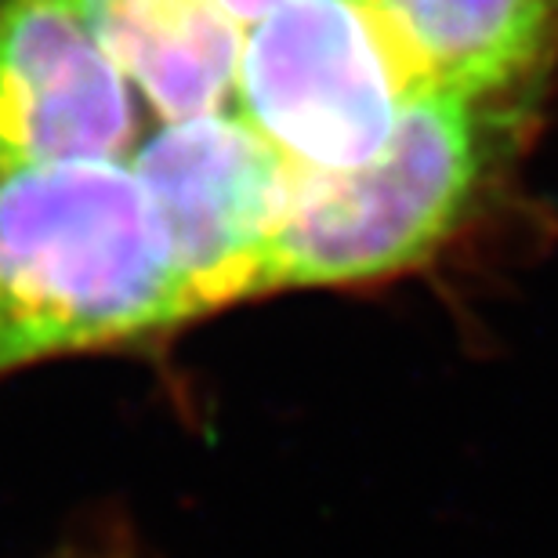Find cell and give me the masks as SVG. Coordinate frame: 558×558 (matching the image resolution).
<instances>
[{"mask_svg":"<svg viewBox=\"0 0 558 558\" xmlns=\"http://www.w3.org/2000/svg\"><path fill=\"white\" fill-rule=\"evenodd\" d=\"M171 240L120 160L0 167V377L196 319Z\"/></svg>","mask_w":558,"mask_h":558,"instance_id":"cell-1","label":"cell"},{"mask_svg":"<svg viewBox=\"0 0 558 558\" xmlns=\"http://www.w3.org/2000/svg\"><path fill=\"white\" fill-rule=\"evenodd\" d=\"M505 95L424 84L374 160L298 171L262 290L366 283L432 258L508 145Z\"/></svg>","mask_w":558,"mask_h":558,"instance_id":"cell-2","label":"cell"},{"mask_svg":"<svg viewBox=\"0 0 558 558\" xmlns=\"http://www.w3.org/2000/svg\"><path fill=\"white\" fill-rule=\"evenodd\" d=\"M424 84L366 0H287L243 40L236 102L301 171H349Z\"/></svg>","mask_w":558,"mask_h":558,"instance_id":"cell-3","label":"cell"},{"mask_svg":"<svg viewBox=\"0 0 558 558\" xmlns=\"http://www.w3.org/2000/svg\"><path fill=\"white\" fill-rule=\"evenodd\" d=\"M131 171L171 240L199 316L262 294L298 171L243 117H193L160 128Z\"/></svg>","mask_w":558,"mask_h":558,"instance_id":"cell-4","label":"cell"},{"mask_svg":"<svg viewBox=\"0 0 558 558\" xmlns=\"http://www.w3.org/2000/svg\"><path fill=\"white\" fill-rule=\"evenodd\" d=\"M128 76L65 0H0V167L120 160Z\"/></svg>","mask_w":558,"mask_h":558,"instance_id":"cell-5","label":"cell"},{"mask_svg":"<svg viewBox=\"0 0 558 558\" xmlns=\"http://www.w3.org/2000/svg\"><path fill=\"white\" fill-rule=\"evenodd\" d=\"M167 124L218 113L236 92L243 26L215 0H65Z\"/></svg>","mask_w":558,"mask_h":558,"instance_id":"cell-6","label":"cell"},{"mask_svg":"<svg viewBox=\"0 0 558 558\" xmlns=\"http://www.w3.org/2000/svg\"><path fill=\"white\" fill-rule=\"evenodd\" d=\"M428 84L515 92L558 40V0H366Z\"/></svg>","mask_w":558,"mask_h":558,"instance_id":"cell-7","label":"cell"},{"mask_svg":"<svg viewBox=\"0 0 558 558\" xmlns=\"http://www.w3.org/2000/svg\"><path fill=\"white\" fill-rule=\"evenodd\" d=\"M215 4L226 11L232 22H240V26H258L269 11L287 4V0H215Z\"/></svg>","mask_w":558,"mask_h":558,"instance_id":"cell-8","label":"cell"}]
</instances>
